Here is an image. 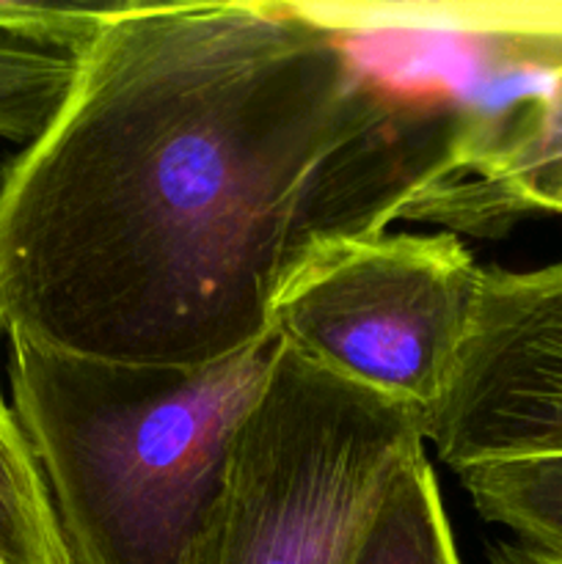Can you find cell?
<instances>
[{
  "label": "cell",
  "instance_id": "6da1fadb",
  "mask_svg": "<svg viewBox=\"0 0 562 564\" xmlns=\"http://www.w3.org/2000/svg\"><path fill=\"white\" fill-rule=\"evenodd\" d=\"M400 94L295 3H121L0 169V336L132 367L262 345L334 160Z\"/></svg>",
  "mask_w": 562,
  "mask_h": 564
},
{
  "label": "cell",
  "instance_id": "7a4b0ae2",
  "mask_svg": "<svg viewBox=\"0 0 562 564\" xmlns=\"http://www.w3.org/2000/svg\"><path fill=\"white\" fill-rule=\"evenodd\" d=\"M11 413L72 564H187L281 339L207 367H132L9 341Z\"/></svg>",
  "mask_w": 562,
  "mask_h": 564
},
{
  "label": "cell",
  "instance_id": "3957f363",
  "mask_svg": "<svg viewBox=\"0 0 562 564\" xmlns=\"http://www.w3.org/2000/svg\"><path fill=\"white\" fill-rule=\"evenodd\" d=\"M424 422L281 345L187 564H353Z\"/></svg>",
  "mask_w": 562,
  "mask_h": 564
},
{
  "label": "cell",
  "instance_id": "277c9868",
  "mask_svg": "<svg viewBox=\"0 0 562 564\" xmlns=\"http://www.w3.org/2000/svg\"><path fill=\"white\" fill-rule=\"evenodd\" d=\"M485 270L455 235H375L312 253L273 301V334L428 419L457 361Z\"/></svg>",
  "mask_w": 562,
  "mask_h": 564
},
{
  "label": "cell",
  "instance_id": "5b68a950",
  "mask_svg": "<svg viewBox=\"0 0 562 564\" xmlns=\"http://www.w3.org/2000/svg\"><path fill=\"white\" fill-rule=\"evenodd\" d=\"M424 441L455 474L562 460V262L527 273L485 270Z\"/></svg>",
  "mask_w": 562,
  "mask_h": 564
},
{
  "label": "cell",
  "instance_id": "8992f818",
  "mask_svg": "<svg viewBox=\"0 0 562 564\" xmlns=\"http://www.w3.org/2000/svg\"><path fill=\"white\" fill-rule=\"evenodd\" d=\"M532 209L562 213V75L479 124L461 163L430 185L406 218L496 235Z\"/></svg>",
  "mask_w": 562,
  "mask_h": 564
},
{
  "label": "cell",
  "instance_id": "52a82bcc",
  "mask_svg": "<svg viewBox=\"0 0 562 564\" xmlns=\"http://www.w3.org/2000/svg\"><path fill=\"white\" fill-rule=\"evenodd\" d=\"M0 562L72 564L36 457L3 400H0Z\"/></svg>",
  "mask_w": 562,
  "mask_h": 564
},
{
  "label": "cell",
  "instance_id": "ba28073f",
  "mask_svg": "<svg viewBox=\"0 0 562 564\" xmlns=\"http://www.w3.org/2000/svg\"><path fill=\"white\" fill-rule=\"evenodd\" d=\"M485 521L562 556V460L494 463L457 474Z\"/></svg>",
  "mask_w": 562,
  "mask_h": 564
},
{
  "label": "cell",
  "instance_id": "9c48e42d",
  "mask_svg": "<svg viewBox=\"0 0 562 564\" xmlns=\"http://www.w3.org/2000/svg\"><path fill=\"white\" fill-rule=\"evenodd\" d=\"M353 564H461L428 457L397 479Z\"/></svg>",
  "mask_w": 562,
  "mask_h": 564
},
{
  "label": "cell",
  "instance_id": "30bf717a",
  "mask_svg": "<svg viewBox=\"0 0 562 564\" xmlns=\"http://www.w3.org/2000/svg\"><path fill=\"white\" fill-rule=\"evenodd\" d=\"M75 80V58L0 36V138L31 143L47 130Z\"/></svg>",
  "mask_w": 562,
  "mask_h": 564
},
{
  "label": "cell",
  "instance_id": "8fae6325",
  "mask_svg": "<svg viewBox=\"0 0 562 564\" xmlns=\"http://www.w3.org/2000/svg\"><path fill=\"white\" fill-rule=\"evenodd\" d=\"M119 6H39L6 0L0 3V36L33 47L58 50L75 58L102 31Z\"/></svg>",
  "mask_w": 562,
  "mask_h": 564
},
{
  "label": "cell",
  "instance_id": "7c38bea8",
  "mask_svg": "<svg viewBox=\"0 0 562 564\" xmlns=\"http://www.w3.org/2000/svg\"><path fill=\"white\" fill-rule=\"evenodd\" d=\"M490 564H562V556L527 543H505L490 551Z\"/></svg>",
  "mask_w": 562,
  "mask_h": 564
},
{
  "label": "cell",
  "instance_id": "4fadbf2b",
  "mask_svg": "<svg viewBox=\"0 0 562 564\" xmlns=\"http://www.w3.org/2000/svg\"><path fill=\"white\" fill-rule=\"evenodd\" d=\"M0 564H3V562H0Z\"/></svg>",
  "mask_w": 562,
  "mask_h": 564
}]
</instances>
